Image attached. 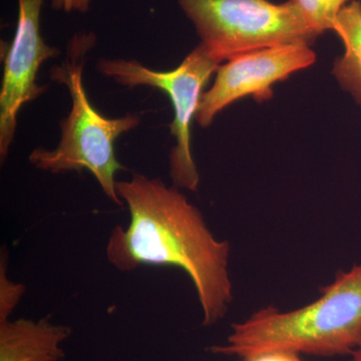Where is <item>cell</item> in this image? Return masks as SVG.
<instances>
[{"label": "cell", "instance_id": "obj_1", "mask_svg": "<svg viewBox=\"0 0 361 361\" xmlns=\"http://www.w3.org/2000/svg\"><path fill=\"white\" fill-rule=\"evenodd\" d=\"M116 189L129 209L130 223L111 232L109 262L123 272L142 265L180 268L196 288L203 324L224 318L233 299L229 242L215 238L199 209L177 187L135 174L116 182Z\"/></svg>", "mask_w": 361, "mask_h": 361}, {"label": "cell", "instance_id": "obj_2", "mask_svg": "<svg viewBox=\"0 0 361 361\" xmlns=\"http://www.w3.org/2000/svg\"><path fill=\"white\" fill-rule=\"evenodd\" d=\"M322 296L299 310L281 312L273 306L232 325L215 355L244 358L266 351L316 356L351 355L361 341V262L336 274Z\"/></svg>", "mask_w": 361, "mask_h": 361}, {"label": "cell", "instance_id": "obj_3", "mask_svg": "<svg viewBox=\"0 0 361 361\" xmlns=\"http://www.w3.org/2000/svg\"><path fill=\"white\" fill-rule=\"evenodd\" d=\"M94 39L92 33L75 35L71 40L63 65L51 68L52 80L65 85L70 92L71 110L59 123L61 135L58 147L33 149L28 160L35 168L54 174L89 171L106 196L123 206L116 193L115 177L126 168L116 159L115 142L120 135L137 128L141 121L135 115L106 118L90 104L82 82V56L92 49Z\"/></svg>", "mask_w": 361, "mask_h": 361}, {"label": "cell", "instance_id": "obj_4", "mask_svg": "<svg viewBox=\"0 0 361 361\" xmlns=\"http://www.w3.org/2000/svg\"><path fill=\"white\" fill-rule=\"evenodd\" d=\"M201 44L219 63L256 49L311 45L318 35L295 4L268 0H178Z\"/></svg>", "mask_w": 361, "mask_h": 361}, {"label": "cell", "instance_id": "obj_5", "mask_svg": "<svg viewBox=\"0 0 361 361\" xmlns=\"http://www.w3.org/2000/svg\"><path fill=\"white\" fill-rule=\"evenodd\" d=\"M220 66L202 44L172 71H154L137 61L122 59H104L97 63L99 73L123 87L147 85L168 94L174 109V121L170 126L175 139L170 153V174L175 187L192 192L198 190L200 176L192 155V123L196 120L204 89Z\"/></svg>", "mask_w": 361, "mask_h": 361}, {"label": "cell", "instance_id": "obj_6", "mask_svg": "<svg viewBox=\"0 0 361 361\" xmlns=\"http://www.w3.org/2000/svg\"><path fill=\"white\" fill-rule=\"evenodd\" d=\"M315 61L316 54L307 44L267 47L228 59L216 71L212 87L202 96L197 123L202 128L209 127L226 106L245 97L268 101L275 82L312 66Z\"/></svg>", "mask_w": 361, "mask_h": 361}, {"label": "cell", "instance_id": "obj_7", "mask_svg": "<svg viewBox=\"0 0 361 361\" xmlns=\"http://www.w3.org/2000/svg\"><path fill=\"white\" fill-rule=\"evenodd\" d=\"M18 16L13 42L6 47L0 90V158L6 161L13 144L18 116L25 104L47 90L37 84L39 68L47 59L58 58L56 47L45 44L40 33L44 0H18Z\"/></svg>", "mask_w": 361, "mask_h": 361}, {"label": "cell", "instance_id": "obj_8", "mask_svg": "<svg viewBox=\"0 0 361 361\" xmlns=\"http://www.w3.org/2000/svg\"><path fill=\"white\" fill-rule=\"evenodd\" d=\"M71 329L39 320H4L0 322V361H61L66 356L61 345Z\"/></svg>", "mask_w": 361, "mask_h": 361}, {"label": "cell", "instance_id": "obj_9", "mask_svg": "<svg viewBox=\"0 0 361 361\" xmlns=\"http://www.w3.org/2000/svg\"><path fill=\"white\" fill-rule=\"evenodd\" d=\"M332 30L341 37L345 49L343 56L336 59L334 77L361 106V2L355 0L344 6Z\"/></svg>", "mask_w": 361, "mask_h": 361}, {"label": "cell", "instance_id": "obj_10", "mask_svg": "<svg viewBox=\"0 0 361 361\" xmlns=\"http://www.w3.org/2000/svg\"><path fill=\"white\" fill-rule=\"evenodd\" d=\"M319 37L326 30H334L337 16L349 0H291Z\"/></svg>", "mask_w": 361, "mask_h": 361}, {"label": "cell", "instance_id": "obj_11", "mask_svg": "<svg viewBox=\"0 0 361 361\" xmlns=\"http://www.w3.org/2000/svg\"><path fill=\"white\" fill-rule=\"evenodd\" d=\"M6 256H1L0 264V322L8 319L25 291L23 284L16 283L6 275Z\"/></svg>", "mask_w": 361, "mask_h": 361}, {"label": "cell", "instance_id": "obj_12", "mask_svg": "<svg viewBox=\"0 0 361 361\" xmlns=\"http://www.w3.org/2000/svg\"><path fill=\"white\" fill-rule=\"evenodd\" d=\"M243 361H302L299 355L288 351H266L242 358Z\"/></svg>", "mask_w": 361, "mask_h": 361}, {"label": "cell", "instance_id": "obj_13", "mask_svg": "<svg viewBox=\"0 0 361 361\" xmlns=\"http://www.w3.org/2000/svg\"><path fill=\"white\" fill-rule=\"evenodd\" d=\"M92 0H51V7L63 13H87Z\"/></svg>", "mask_w": 361, "mask_h": 361}, {"label": "cell", "instance_id": "obj_14", "mask_svg": "<svg viewBox=\"0 0 361 361\" xmlns=\"http://www.w3.org/2000/svg\"><path fill=\"white\" fill-rule=\"evenodd\" d=\"M349 361H361V341L357 348H355V350L351 355V360Z\"/></svg>", "mask_w": 361, "mask_h": 361}]
</instances>
